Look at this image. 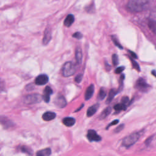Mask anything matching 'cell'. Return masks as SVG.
Returning <instances> with one entry per match:
<instances>
[{
    "label": "cell",
    "mask_w": 156,
    "mask_h": 156,
    "mask_svg": "<svg viewBox=\"0 0 156 156\" xmlns=\"http://www.w3.org/2000/svg\"><path fill=\"white\" fill-rule=\"evenodd\" d=\"M149 2V0H129L127 9L131 12H140L147 8Z\"/></svg>",
    "instance_id": "1"
},
{
    "label": "cell",
    "mask_w": 156,
    "mask_h": 156,
    "mask_svg": "<svg viewBox=\"0 0 156 156\" xmlns=\"http://www.w3.org/2000/svg\"><path fill=\"white\" fill-rule=\"evenodd\" d=\"M140 133L138 132H133L125 137L122 142V145L126 147H129L134 144L140 138Z\"/></svg>",
    "instance_id": "2"
},
{
    "label": "cell",
    "mask_w": 156,
    "mask_h": 156,
    "mask_svg": "<svg viewBox=\"0 0 156 156\" xmlns=\"http://www.w3.org/2000/svg\"><path fill=\"white\" fill-rule=\"evenodd\" d=\"M76 65L72 62H66L62 68V74L64 77H69L76 72Z\"/></svg>",
    "instance_id": "3"
},
{
    "label": "cell",
    "mask_w": 156,
    "mask_h": 156,
    "mask_svg": "<svg viewBox=\"0 0 156 156\" xmlns=\"http://www.w3.org/2000/svg\"><path fill=\"white\" fill-rule=\"evenodd\" d=\"M43 99V96L39 94H31L26 96L24 102L27 104H34L40 102Z\"/></svg>",
    "instance_id": "4"
},
{
    "label": "cell",
    "mask_w": 156,
    "mask_h": 156,
    "mask_svg": "<svg viewBox=\"0 0 156 156\" xmlns=\"http://www.w3.org/2000/svg\"><path fill=\"white\" fill-rule=\"evenodd\" d=\"M87 137L90 141H99L101 140V137L96 133V131L94 130H89L87 132Z\"/></svg>",
    "instance_id": "5"
},
{
    "label": "cell",
    "mask_w": 156,
    "mask_h": 156,
    "mask_svg": "<svg viewBox=\"0 0 156 156\" xmlns=\"http://www.w3.org/2000/svg\"><path fill=\"white\" fill-rule=\"evenodd\" d=\"M49 78L46 74H40L38 76L35 80V83L37 85H43L48 83Z\"/></svg>",
    "instance_id": "6"
},
{
    "label": "cell",
    "mask_w": 156,
    "mask_h": 156,
    "mask_svg": "<svg viewBox=\"0 0 156 156\" xmlns=\"http://www.w3.org/2000/svg\"><path fill=\"white\" fill-rule=\"evenodd\" d=\"M51 30L50 28H46L44 32V35L43 38V44L46 45L51 41L52 37Z\"/></svg>",
    "instance_id": "7"
},
{
    "label": "cell",
    "mask_w": 156,
    "mask_h": 156,
    "mask_svg": "<svg viewBox=\"0 0 156 156\" xmlns=\"http://www.w3.org/2000/svg\"><path fill=\"white\" fill-rule=\"evenodd\" d=\"M55 104L59 108H63L66 105V101L64 96H58L54 101Z\"/></svg>",
    "instance_id": "8"
},
{
    "label": "cell",
    "mask_w": 156,
    "mask_h": 156,
    "mask_svg": "<svg viewBox=\"0 0 156 156\" xmlns=\"http://www.w3.org/2000/svg\"><path fill=\"white\" fill-rule=\"evenodd\" d=\"M136 87L140 90L144 91L147 88L148 85L144 79L139 78L136 82Z\"/></svg>",
    "instance_id": "9"
},
{
    "label": "cell",
    "mask_w": 156,
    "mask_h": 156,
    "mask_svg": "<svg viewBox=\"0 0 156 156\" xmlns=\"http://www.w3.org/2000/svg\"><path fill=\"white\" fill-rule=\"evenodd\" d=\"M44 94L43 96V99L46 102L48 103L50 101V96L52 94V90L51 89V87L47 86L45 87L44 91Z\"/></svg>",
    "instance_id": "10"
},
{
    "label": "cell",
    "mask_w": 156,
    "mask_h": 156,
    "mask_svg": "<svg viewBox=\"0 0 156 156\" xmlns=\"http://www.w3.org/2000/svg\"><path fill=\"white\" fill-rule=\"evenodd\" d=\"M94 91V86L93 84H91L89 87H87L85 93V99L89 100L93 95Z\"/></svg>",
    "instance_id": "11"
},
{
    "label": "cell",
    "mask_w": 156,
    "mask_h": 156,
    "mask_svg": "<svg viewBox=\"0 0 156 156\" xmlns=\"http://www.w3.org/2000/svg\"><path fill=\"white\" fill-rule=\"evenodd\" d=\"M99 107V104H94V105H91V107H90L87 111V116L88 117H90V116H93V115H94L96 113V111L98 110Z\"/></svg>",
    "instance_id": "12"
},
{
    "label": "cell",
    "mask_w": 156,
    "mask_h": 156,
    "mask_svg": "<svg viewBox=\"0 0 156 156\" xmlns=\"http://www.w3.org/2000/svg\"><path fill=\"white\" fill-rule=\"evenodd\" d=\"M56 114L52 112H46L42 115V118L44 121H49L55 119Z\"/></svg>",
    "instance_id": "13"
},
{
    "label": "cell",
    "mask_w": 156,
    "mask_h": 156,
    "mask_svg": "<svg viewBox=\"0 0 156 156\" xmlns=\"http://www.w3.org/2000/svg\"><path fill=\"white\" fill-rule=\"evenodd\" d=\"M62 122L65 126L67 127H71L74 125L76 122V119L72 117H66L63 119Z\"/></svg>",
    "instance_id": "14"
},
{
    "label": "cell",
    "mask_w": 156,
    "mask_h": 156,
    "mask_svg": "<svg viewBox=\"0 0 156 156\" xmlns=\"http://www.w3.org/2000/svg\"><path fill=\"white\" fill-rule=\"evenodd\" d=\"M74 21V16L72 14H69L64 21V25L66 27H70Z\"/></svg>",
    "instance_id": "15"
},
{
    "label": "cell",
    "mask_w": 156,
    "mask_h": 156,
    "mask_svg": "<svg viewBox=\"0 0 156 156\" xmlns=\"http://www.w3.org/2000/svg\"><path fill=\"white\" fill-rule=\"evenodd\" d=\"M76 60L77 64H80L82 61V51L80 48H77L75 52Z\"/></svg>",
    "instance_id": "16"
},
{
    "label": "cell",
    "mask_w": 156,
    "mask_h": 156,
    "mask_svg": "<svg viewBox=\"0 0 156 156\" xmlns=\"http://www.w3.org/2000/svg\"><path fill=\"white\" fill-rule=\"evenodd\" d=\"M51 154V150L50 148H45L38 151L36 155L38 156H48Z\"/></svg>",
    "instance_id": "17"
},
{
    "label": "cell",
    "mask_w": 156,
    "mask_h": 156,
    "mask_svg": "<svg viewBox=\"0 0 156 156\" xmlns=\"http://www.w3.org/2000/svg\"><path fill=\"white\" fill-rule=\"evenodd\" d=\"M112 111V108L110 107H108L107 108H105L101 113L100 116H99V118L101 119H105L106 117H107V116H108L110 115V113H111Z\"/></svg>",
    "instance_id": "18"
},
{
    "label": "cell",
    "mask_w": 156,
    "mask_h": 156,
    "mask_svg": "<svg viewBox=\"0 0 156 156\" xmlns=\"http://www.w3.org/2000/svg\"><path fill=\"white\" fill-rule=\"evenodd\" d=\"M117 93V91H116L114 89H112L109 91L108 94V97L106 101L107 103H110L113 99V98L115 97V96L116 95V94Z\"/></svg>",
    "instance_id": "19"
},
{
    "label": "cell",
    "mask_w": 156,
    "mask_h": 156,
    "mask_svg": "<svg viewBox=\"0 0 156 156\" xmlns=\"http://www.w3.org/2000/svg\"><path fill=\"white\" fill-rule=\"evenodd\" d=\"M148 26L149 29L156 34V22L154 20H150L148 23Z\"/></svg>",
    "instance_id": "20"
},
{
    "label": "cell",
    "mask_w": 156,
    "mask_h": 156,
    "mask_svg": "<svg viewBox=\"0 0 156 156\" xmlns=\"http://www.w3.org/2000/svg\"><path fill=\"white\" fill-rule=\"evenodd\" d=\"M106 91L103 88H101L99 91V94H98V99L99 100H102L105 98L106 96Z\"/></svg>",
    "instance_id": "21"
},
{
    "label": "cell",
    "mask_w": 156,
    "mask_h": 156,
    "mask_svg": "<svg viewBox=\"0 0 156 156\" xmlns=\"http://www.w3.org/2000/svg\"><path fill=\"white\" fill-rule=\"evenodd\" d=\"M113 108L116 111H121L122 110H125L126 107L125 105H124L122 103H120V104H117L115 105Z\"/></svg>",
    "instance_id": "22"
},
{
    "label": "cell",
    "mask_w": 156,
    "mask_h": 156,
    "mask_svg": "<svg viewBox=\"0 0 156 156\" xmlns=\"http://www.w3.org/2000/svg\"><path fill=\"white\" fill-rule=\"evenodd\" d=\"M20 150L23 152H24V153H26L28 154H32V150L29 147H28L26 146H23L22 147H21Z\"/></svg>",
    "instance_id": "23"
},
{
    "label": "cell",
    "mask_w": 156,
    "mask_h": 156,
    "mask_svg": "<svg viewBox=\"0 0 156 156\" xmlns=\"http://www.w3.org/2000/svg\"><path fill=\"white\" fill-rule=\"evenodd\" d=\"M112 63L113 64L114 66H116L118 64V55L115 54H114L113 55H112Z\"/></svg>",
    "instance_id": "24"
},
{
    "label": "cell",
    "mask_w": 156,
    "mask_h": 156,
    "mask_svg": "<svg viewBox=\"0 0 156 156\" xmlns=\"http://www.w3.org/2000/svg\"><path fill=\"white\" fill-rule=\"evenodd\" d=\"M129 98L127 96H124L122 99H121V103L125 105L126 107L127 106V104L129 103Z\"/></svg>",
    "instance_id": "25"
},
{
    "label": "cell",
    "mask_w": 156,
    "mask_h": 156,
    "mask_svg": "<svg viewBox=\"0 0 156 156\" xmlns=\"http://www.w3.org/2000/svg\"><path fill=\"white\" fill-rule=\"evenodd\" d=\"M112 40H113V43H115V44L116 46H118V48H119L120 49H122V47L121 46V44H120L118 42L117 38H116L115 37V36H112Z\"/></svg>",
    "instance_id": "26"
},
{
    "label": "cell",
    "mask_w": 156,
    "mask_h": 156,
    "mask_svg": "<svg viewBox=\"0 0 156 156\" xmlns=\"http://www.w3.org/2000/svg\"><path fill=\"white\" fill-rule=\"evenodd\" d=\"M131 61H132V65H133V67L135 68V69H136L137 71H140V66H139V65H138V64L135 61V60H133V59H132L131 58Z\"/></svg>",
    "instance_id": "27"
},
{
    "label": "cell",
    "mask_w": 156,
    "mask_h": 156,
    "mask_svg": "<svg viewBox=\"0 0 156 156\" xmlns=\"http://www.w3.org/2000/svg\"><path fill=\"white\" fill-rule=\"evenodd\" d=\"M73 37L74 38H76L79 40V39L82 38V34L79 32H75L74 34H73Z\"/></svg>",
    "instance_id": "28"
},
{
    "label": "cell",
    "mask_w": 156,
    "mask_h": 156,
    "mask_svg": "<svg viewBox=\"0 0 156 156\" xmlns=\"http://www.w3.org/2000/svg\"><path fill=\"white\" fill-rule=\"evenodd\" d=\"M82 78H83V75L82 74H78L76 77H75V81L77 82V83H80L81 82V80H82Z\"/></svg>",
    "instance_id": "29"
},
{
    "label": "cell",
    "mask_w": 156,
    "mask_h": 156,
    "mask_svg": "<svg viewBox=\"0 0 156 156\" xmlns=\"http://www.w3.org/2000/svg\"><path fill=\"white\" fill-rule=\"evenodd\" d=\"M124 70V66H119V67H118V68L115 69V72L116 74H120V73H122Z\"/></svg>",
    "instance_id": "30"
},
{
    "label": "cell",
    "mask_w": 156,
    "mask_h": 156,
    "mask_svg": "<svg viewBox=\"0 0 156 156\" xmlns=\"http://www.w3.org/2000/svg\"><path fill=\"white\" fill-rule=\"evenodd\" d=\"M118 122H119V120H118V119H116V120H114V121H113L112 122H111L108 126H107V129H108L110 126H113V125H115V124H117L118 123Z\"/></svg>",
    "instance_id": "31"
},
{
    "label": "cell",
    "mask_w": 156,
    "mask_h": 156,
    "mask_svg": "<svg viewBox=\"0 0 156 156\" xmlns=\"http://www.w3.org/2000/svg\"><path fill=\"white\" fill-rule=\"evenodd\" d=\"M124 128V124H121L119 126H118L115 130V132H119L121 130H122Z\"/></svg>",
    "instance_id": "32"
},
{
    "label": "cell",
    "mask_w": 156,
    "mask_h": 156,
    "mask_svg": "<svg viewBox=\"0 0 156 156\" xmlns=\"http://www.w3.org/2000/svg\"><path fill=\"white\" fill-rule=\"evenodd\" d=\"M152 140V136H150L149 138H148L146 141H145V144L146 145H149L151 143V141Z\"/></svg>",
    "instance_id": "33"
},
{
    "label": "cell",
    "mask_w": 156,
    "mask_h": 156,
    "mask_svg": "<svg viewBox=\"0 0 156 156\" xmlns=\"http://www.w3.org/2000/svg\"><path fill=\"white\" fill-rule=\"evenodd\" d=\"M129 52L130 53V54H131V55H132V57H133V58H137V55L135 54V53H134L133 52H132V51H129Z\"/></svg>",
    "instance_id": "34"
},
{
    "label": "cell",
    "mask_w": 156,
    "mask_h": 156,
    "mask_svg": "<svg viewBox=\"0 0 156 156\" xmlns=\"http://www.w3.org/2000/svg\"><path fill=\"white\" fill-rule=\"evenodd\" d=\"M83 104H82V105H81V106H80V108H78V109H77V110H76V111H75V112H77V111H79V110H80V109H81V108H82V107H83Z\"/></svg>",
    "instance_id": "35"
},
{
    "label": "cell",
    "mask_w": 156,
    "mask_h": 156,
    "mask_svg": "<svg viewBox=\"0 0 156 156\" xmlns=\"http://www.w3.org/2000/svg\"><path fill=\"white\" fill-rule=\"evenodd\" d=\"M152 74H153L154 76H155L156 77V71H154V70L152 71Z\"/></svg>",
    "instance_id": "36"
}]
</instances>
